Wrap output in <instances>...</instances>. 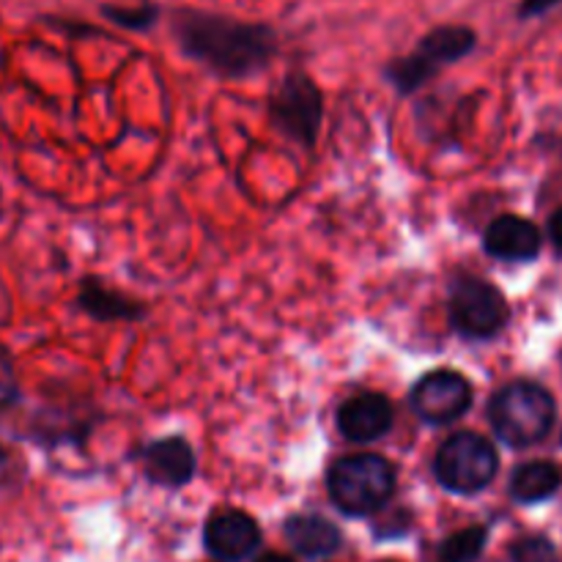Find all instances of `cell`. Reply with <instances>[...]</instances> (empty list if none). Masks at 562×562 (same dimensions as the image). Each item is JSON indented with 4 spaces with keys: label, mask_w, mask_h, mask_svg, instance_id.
<instances>
[{
    "label": "cell",
    "mask_w": 562,
    "mask_h": 562,
    "mask_svg": "<svg viewBox=\"0 0 562 562\" xmlns=\"http://www.w3.org/2000/svg\"><path fill=\"white\" fill-rule=\"evenodd\" d=\"M176 36L190 58L225 77H245L274 55V33L263 25L212 14H181Z\"/></svg>",
    "instance_id": "obj_1"
},
{
    "label": "cell",
    "mask_w": 562,
    "mask_h": 562,
    "mask_svg": "<svg viewBox=\"0 0 562 562\" xmlns=\"http://www.w3.org/2000/svg\"><path fill=\"white\" fill-rule=\"evenodd\" d=\"M558 406L554 398L532 382H514L494 395L488 406V420L503 442L514 448H530L541 442L554 426Z\"/></svg>",
    "instance_id": "obj_2"
},
{
    "label": "cell",
    "mask_w": 562,
    "mask_h": 562,
    "mask_svg": "<svg viewBox=\"0 0 562 562\" xmlns=\"http://www.w3.org/2000/svg\"><path fill=\"white\" fill-rule=\"evenodd\" d=\"M329 497L344 514L368 516L387 505L395 492V470L382 456H346L329 470Z\"/></svg>",
    "instance_id": "obj_3"
},
{
    "label": "cell",
    "mask_w": 562,
    "mask_h": 562,
    "mask_svg": "<svg viewBox=\"0 0 562 562\" xmlns=\"http://www.w3.org/2000/svg\"><path fill=\"white\" fill-rule=\"evenodd\" d=\"M497 450L486 437L461 431L439 448L434 472L448 492L477 494L497 475Z\"/></svg>",
    "instance_id": "obj_4"
},
{
    "label": "cell",
    "mask_w": 562,
    "mask_h": 562,
    "mask_svg": "<svg viewBox=\"0 0 562 562\" xmlns=\"http://www.w3.org/2000/svg\"><path fill=\"white\" fill-rule=\"evenodd\" d=\"M450 322L464 338H494L508 324V302L486 280L464 278L450 291Z\"/></svg>",
    "instance_id": "obj_5"
},
{
    "label": "cell",
    "mask_w": 562,
    "mask_h": 562,
    "mask_svg": "<svg viewBox=\"0 0 562 562\" xmlns=\"http://www.w3.org/2000/svg\"><path fill=\"white\" fill-rule=\"evenodd\" d=\"M272 119L280 132L311 146L322 124V91L311 77L289 75L272 93Z\"/></svg>",
    "instance_id": "obj_6"
},
{
    "label": "cell",
    "mask_w": 562,
    "mask_h": 562,
    "mask_svg": "<svg viewBox=\"0 0 562 562\" xmlns=\"http://www.w3.org/2000/svg\"><path fill=\"white\" fill-rule=\"evenodd\" d=\"M409 401L417 417L434 426H445V423L459 420L470 409L472 387L461 373L434 371L412 387Z\"/></svg>",
    "instance_id": "obj_7"
},
{
    "label": "cell",
    "mask_w": 562,
    "mask_h": 562,
    "mask_svg": "<svg viewBox=\"0 0 562 562\" xmlns=\"http://www.w3.org/2000/svg\"><path fill=\"white\" fill-rule=\"evenodd\" d=\"M206 549L217 560L236 562L250 558L261 541V530L252 521V516L241 514V510H223V514L212 516L203 532Z\"/></svg>",
    "instance_id": "obj_8"
},
{
    "label": "cell",
    "mask_w": 562,
    "mask_h": 562,
    "mask_svg": "<svg viewBox=\"0 0 562 562\" xmlns=\"http://www.w3.org/2000/svg\"><path fill=\"white\" fill-rule=\"evenodd\" d=\"M393 426V406L384 395L366 393L346 401L338 412V428L351 442H373Z\"/></svg>",
    "instance_id": "obj_9"
},
{
    "label": "cell",
    "mask_w": 562,
    "mask_h": 562,
    "mask_svg": "<svg viewBox=\"0 0 562 562\" xmlns=\"http://www.w3.org/2000/svg\"><path fill=\"white\" fill-rule=\"evenodd\" d=\"M483 247L499 261H532L541 252V231L530 220L505 214L488 225Z\"/></svg>",
    "instance_id": "obj_10"
},
{
    "label": "cell",
    "mask_w": 562,
    "mask_h": 562,
    "mask_svg": "<svg viewBox=\"0 0 562 562\" xmlns=\"http://www.w3.org/2000/svg\"><path fill=\"white\" fill-rule=\"evenodd\" d=\"M143 461H146V475L159 486H184L195 472V453L179 437L148 445Z\"/></svg>",
    "instance_id": "obj_11"
},
{
    "label": "cell",
    "mask_w": 562,
    "mask_h": 562,
    "mask_svg": "<svg viewBox=\"0 0 562 562\" xmlns=\"http://www.w3.org/2000/svg\"><path fill=\"white\" fill-rule=\"evenodd\" d=\"M472 47H475V33L470 27L445 25L428 33L420 42V47H417V53L409 55V58H415L417 69L431 80L439 71V66L464 58L467 53H472Z\"/></svg>",
    "instance_id": "obj_12"
},
{
    "label": "cell",
    "mask_w": 562,
    "mask_h": 562,
    "mask_svg": "<svg viewBox=\"0 0 562 562\" xmlns=\"http://www.w3.org/2000/svg\"><path fill=\"white\" fill-rule=\"evenodd\" d=\"M285 538L296 552L313 560L329 558L340 547L338 527L329 525L322 516H291L285 525Z\"/></svg>",
    "instance_id": "obj_13"
},
{
    "label": "cell",
    "mask_w": 562,
    "mask_h": 562,
    "mask_svg": "<svg viewBox=\"0 0 562 562\" xmlns=\"http://www.w3.org/2000/svg\"><path fill=\"white\" fill-rule=\"evenodd\" d=\"M560 470L549 461H530V464L519 467L510 477V497L516 503H543V499L552 497L560 488Z\"/></svg>",
    "instance_id": "obj_14"
},
{
    "label": "cell",
    "mask_w": 562,
    "mask_h": 562,
    "mask_svg": "<svg viewBox=\"0 0 562 562\" xmlns=\"http://www.w3.org/2000/svg\"><path fill=\"white\" fill-rule=\"evenodd\" d=\"M80 307L88 316L99 318V322H121V318H140L143 307L126 300L124 294L104 289L99 283H86L80 294Z\"/></svg>",
    "instance_id": "obj_15"
},
{
    "label": "cell",
    "mask_w": 562,
    "mask_h": 562,
    "mask_svg": "<svg viewBox=\"0 0 562 562\" xmlns=\"http://www.w3.org/2000/svg\"><path fill=\"white\" fill-rule=\"evenodd\" d=\"M486 547V530L483 527H470V530H461L456 536H450L448 541L439 549V560L442 562H472Z\"/></svg>",
    "instance_id": "obj_16"
},
{
    "label": "cell",
    "mask_w": 562,
    "mask_h": 562,
    "mask_svg": "<svg viewBox=\"0 0 562 562\" xmlns=\"http://www.w3.org/2000/svg\"><path fill=\"white\" fill-rule=\"evenodd\" d=\"M510 560L514 562H554L558 552H554L552 541L541 536L521 538L514 549H510Z\"/></svg>",
    "instance_id": "obj_17"
},
{
    "label": "cell",
    "mask_w": 562,
    "mask_h": 562,
    "mask_svg": "<svg viewBox=\"0 0 562 562\" xmlns=\"http://www.w3.org/2000/svg\"><path fill=\"white\" fill-rule=\"evenodd\" d=\"M16 393H20V390H16L14 362H11V357L0 349V412H3L5 406L14 404Z\"/></svg>",
    "instance_id": "obj_18"
},
{
    "label": "cell",
    "mask_w": 562,
    "mask_h": 562,
    "mask_svg": "<svg viewBox=\"0 0 562 562\" xmlns=\"http://www.w3.org/2000/svg\"><path fill=\"white\" fill-rule=\"evenodd\" d=\"M110 20L121 22V25L130 27H143L154 20V9H140V11H126V9H108Z\"/></svg>",
    "instance_id": "obj_19"
},
{
    "label": "cell",
    "mask_w": 562,
    "mask_h": 562,
    "mask_svg": "<svg viewBox=\"0 0 562 562\" xmlns=\"http://www.w3.org/2000/svg\"><path fill=\"white\" fill-rule=\"evenodd\" d=\"M554 3H560V0H525V5H521V14H525V16L541 14V11L552 9Z\"/></svg>",
    "instance_id": "obj_20"
},
{
    "label": "cell",
    "mask_w": 562,
    "mask_h": 562,
    "mask_svg": "<svg viewBox=\"0 0 562 562\" xmlns=\"http://www.w3.org/2000/svg\"><path fill=\"white\" fill-rule=\"evenodd\" d=\"M549 236H552L554 247L562 252V209H558L552 217V223H549Z\"/></svg>",
    "instance_id": "obj_21"
},
{
    "label": "cell",
    "mask_w": 562,
    "mask_h": 562,
    "mask_svg": "<svg viewBox=\"0 0 562 562\" xmlns=\"http://www.w3.org/2000/svg\"><path fill=\"white\" fill-rule=\"evenodd\" d=\"M258 562H294V560L285 558V554H267V558H261Z\"/></svg>",
    "instance_id": "obj_22"
},
{
    "label": "cell",
    "mask_w": 562,
    "mask_h": 562,
    "mask_svg": "<svg viewBox=\"0 0 562 562\" xmlns=\"http://www.w3.org/2000/svg\"><path fill=\"white\" fill-rule=\"evenodd\" d=\"M0 459H3V453H0Z\"/></svg>",
    "instance_id": "obj_23"
}]
</instances>
